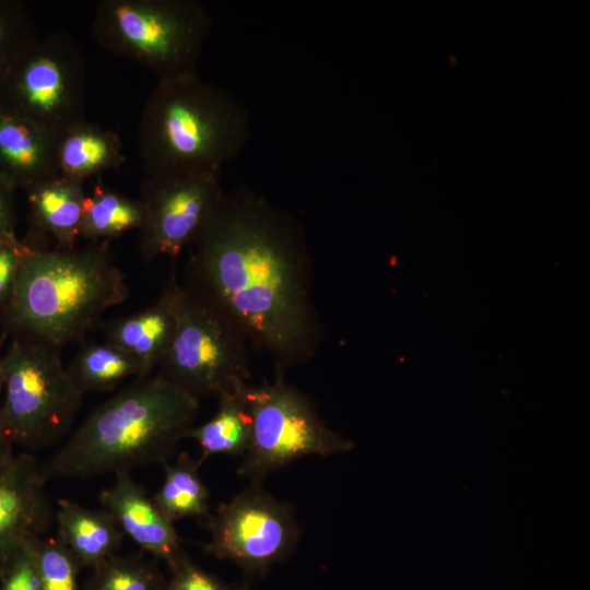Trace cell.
Returning a JSON list of instances; mask_svg holds the SVG:
<instances>
[{
	"label": "cell",
	"instance_id": "9c48e42d",
	"mask_svg": "<svg viewBox=\"0 0 590 590\" xmlns=\"http://www.w3.org/2000/svg\"><path fill=\"white\" fill-rule=\"evenodd\" d=\"M86 67L64 31L37 42L0 79V107L60 137L84 120Z\"/></svg>",
	"mask_w": 590,
	"mask_h": 590
},
{
	"label": "cell",
	"instance_id": "3957f363",
	"mask_svg": "<svg viewBox=\"0 0 590 590\" xmlns=\"http://www.w3.org/2000/svg\"><path fill=\"white\" fill-rule=\"evenodd\" d=\"M128 293L109 240L57 250L33 244L1 320L4 331L12 335L30 337L59 349L81 340Z\"/></svg>",
	"mask_w": 590,
	"mask_h": 590
},
{
	"label": "cell",
	"instance_id": "4316f807",
	"mask_svg": "<svg viewBox=\"0 0 590 590\" xmlns=\"http://www.w3.org/2000/svg\"><path fill=\"white\" fill-rule=\"evenodd\" d=\"M165 590H247L244 586L229 585L201 569L186 557L170 569Z\"/></svg>",
	"mask_w": 590,
	"mask_h": 590
},
{
	"label": "cell",
	"instance_id": "8992f818",
	"mask_svg": "<svg viewBox=\"0 0 590 590\" xmlns=\"http://www.w3.org/2000/svg\"><path fill=\"white\" fill-rule=\"evenodd\" d=\"M1 358L0 424L13 444L37 450L58 442L70 430L83 398L63 367L58 347L13 335Z\"/></svg>",
	"mask_w": 590,
	"mask_h": 590
},
{
	"label": "cell",
	"instance_id": "7a4b0ae2",
	"mask_svg": "<svg viewBox=\"0 0 590 590\" xmlns=\"http://www.w3.org/2000/svg\"><path fill=\"white\" fill-rule=\"evenodd\" d=\"M200 400L161 375L137 379L98 405L45 464L47 480L164 464L194 426Z\"/></svg>",
	"mask_w": 590,
	"mask_h": 590
},
{
	"label": "cell",
	"instance_id": "2e32d148",
	"mask_svg": "<svg viewBox=\"0 0 590 590\" xmlns=\"http://www.w3.org/2000/svg\"><path fill=\"white\" fill-rule=\"evenodd\" d=\"M25 192L35 233L51 236L59 249H73L81 238L86 198L83 184L57 176Z\"/></svg>",
	"mask_w": 590,
	"mask_h": 590
},
{
	"label": "cell",
	"instance_id": "9a60e30c",
	"mask_svg": "<svg viewBox=\"0 0 590 590\" xmlns=\"http://www.w3.org/2000/svg\"><path fill=\"white\" fill-rule=\"evenodd\" d=\"M59 138L0 107V178L25 191L59 176Z\"/></svg>",
	"mask_w": 590,
	"mask_h": 590
},
{
	"label": "cell",
	"instance_id": "6da1fadb",
	"mask_svg": "<svg viewBox=\"0 0 590 590\" xmlns=\"http://www.w3.org/2000/svg\"><path fill=\"white\" fill-rule=\"evenodd\" d=\"M185 286L266 352L276 373L308 363L323 339L303 224L247 186L223 191L191 244Z\"/></svg>",
	"mask_w": 590,
	"mask_h": 590
},
{
	"label": "cell",
	"instance_id": "ba28073f",
	"mask_svg": "<svg viewBox=\"0 0 590 590\" xmlns=\"http://www.w3.org/2000/svg\"><path fill=\"white\" fill-rule=\"evenodd\" d=\"M248 343L227 314L184 285L178 323L158 375L199 400L241 390L250 379Z\"/></svg>",
	"mask_w": 590,
	"mask_h": 590
},
{
	"label": "cell",
	"instance_id": "f1b7e54d",
	"mask_svg": "<svg viewBox=\"0 0 590 590\" xmlns=\"http://www.w3.org/2000/svg\"><path fill=\"white\" fill-rule=\"evenodd\" d=\"M14 189L0 178V241L16 237Z\"/></svg>",
	"mask_w": 590,
	"mask_h": 590
},
{
	"label": "cell",
	"instance_id": "d4e9b609",
	"mask_svg": "<svg viewBox=\"0 0 590 590\" xmlns=\"http://www.w3.org/2000/svg\"><path fill=\"white\" fill-rule=\"evenodd\" d=\"M33 546L43 590H80L81 567L57 536L38 538Z\"/></svg>",
	"mask_w": 590,
	"mask_h": 590
},
{
	"label": "cell",
	"instance_id": "ffe728a7",
	"mask_svg": "<svg viewBox=\"0 0 590 590\" xmlns=\"http://www.w3.org/2000/svg\"><path fill=\"white\" fill-rule=\"evenodd\" d=\"M67 370L83 394L111 390L131 376L145 378L135 357L107 341L84 344Z\"/></svg>",
	"mask_w": 590,
	"mask_h": 590
},
{
	"label": "cell",
	"instance_id": "83f0119b",
	"mask_svg": "<svg viewBox=\"0 0 590 590\" xmlns=\"http://www.w3.org/2000/svg\"><path fill=\"white\" fill-rule=\"evenodd\" d=\"M33 543L27 544L2 574L0 590H43Z\"/></svg>",
	"mask_w": 590,
	"mask_h": 590
},
{
	"label": "cell",
	"instance_id": "5b68a950",
	"mask_svg": "<svg viewBox=\"0 0 590 590\" xmlns=\"http://www.w3.org/2000/svg\"><path fill=\"white\" fill-rule=\"evenodd\" d=\"M212 24L199 0H102L91 33L104 49L141 64L158 82L198 73Z\"/></svg>",
	"mask_w": 590,
	"mask_h": 590
},
{
	"label": "cell",
	"instance_id": "4dcf8cb0",
	"mask_svg": "<svg viewBox=\"0 0 590 590\" xmlns=\"http://www.w3.org/2000/svg\"><path fill=\"white\" fill-rule=\"evenodd\" d=\"M3 366H2V358L0 356V414H1V404H2V393H3Z\"/></svg>",
	"mask_w": 590,
	"mask_h": 590
},
{
	"label": "cell",
	"instance_id": "cb8c5ba5",
	"mask_svg": "<svg viewBox=\"0 0 590 590\" xmlns=\"http://www.w3.org/2000/svg\"><path fill=\"white\" fill-rule=\"evenodd\" d=\"M37 39L24 5L16 0H0V79Z\"/></svg>",
	"mask_w": 590,
	"mask_h": 590
},
{
	"label": "cell",
	"instance_id": "7402d4cb",
	"mask_svg": "<svg viewBox=\"0 0 590 590\" xmlns=\"http://www.w3.org/2000/svg\"><path fill=\"white\" fill-rule=\"evenodd\" d=\"M143 221L144 208L140 199H131L99 182L86 194L81 238L109 240L139 231Z\"/></svg>",
	"mask_w": 590,
	"mask_h": 590
},
{
	"label": "cell",
	"instance_id": "7c38bea8",
	"mask_svg": "<svg viewBox=\"0 0 590 590\" xmlns=\"http://www.w3.org/2000/svg\"><path fill=\"white\" fill-rule=\"evenodd\" d=\"M43 464L28 453L0 465V577L51 523Z\"/></svg>",
	"mask_w": 590,
	"mask_h": 590
},
{
	"label": "cell",
	"instance_id": "4fadbf2b",
	"mask_svg": "<svg viewBox=\"0 0 590 590\" xmlns=\"http://www.w3.org/2000/svg\"><path fill=\"white\" fill-rule=\"evenodd\" d=\"M115 477L114 484L101 493L99 502L122 533L142 551L164 560L169 569L188 557L174 522L160 510L130 472L116 473Z\"/></svg>",
	"mask_w": 590,
	"mask_h": 590
},
{
	"label": "cell",
	"instance_id": "5bb4252c",
	"mask_svg": "<svg viewBox=\"0 0 590 590\" xmlns=\"http://www.w3.org/2000/svg\"><path fill=\"white\" fill-rule=\"evenodd\" d=\"M184 298V285L175 269L157 299L144 310L108 322L104 327L105 341L135 357L144 377L157 367L176 331Z\"/></svg>",
	"mask_w": 590,
	"mask_h": 590
},
{
	"label": "cell",
	"instance_id": "f546056e",
	"mask_svg": "<svg viewBox=\"0 0 590 590\" xmlns=\"http://www.w3.org/2000/svg\"><path fill=\"white\" fill-rule=\"evenodd\" d=\"M14 456L13 441L0 424V465L9 462Z\"/></svg>",
	"mask_w": 590,
	"mask_h": 590
},
{
	"label": "cell",
	"instance_id": "8fae6325",
	"mask_svg": "<svg viewBox=\"0 0 590 590\" xmlns=\"http://www.w3.org/2000/svg\"><path fill=\"white\" fill-rule=\"evenodd\" d=\"M222 170L144 177L140 200L144 221L139 232L142 259L176 258L191 246L224 189Z\"/></svg>",
	"mask_w": 590,
	"mask_h": 590
},
{
	"label": "cell",
	"instance_id": "484cf974",
	"mask_svg": "<svg viewBox=\"0 0 590 590\" xmlns=\"http://www.w3.org/2000/svg\"><path fill=\"white\" fill-rule=\"evenodd\" d=\"M32 248L30 240L17 236L0 241V314L12 298L20 268Z\"/></svg>",
	"mask_w": 590,
	"mask_h": 590
},
{
	"label": "cell",
	"instance_id": "e0dca14e",
	"mask_svg": "<svg viewBox=\"0 0 590 590\" xmlns=\"http://www.w3.org/2000/svg\"><path fill=\"white\" fill-rule=\"evenodd\" d=\"M60 542L72 553L81 568H94L116 554L123 533L105 509L92 510L78 503L60 499L56 515Z\"/></svg>",
	"mask_w": 590,
	"mask_h": 590
},
{
	"label": "cell",
	"instance_id": "603a6c76",
	"mask_svg": "<svg viewBox=\"0 0 590 590\" xmlns=\"http://www.w3.org/2000/svg\"><path fill=\"white\" fill-rule=\"evenodd\" d=\"M161 571L142 554L107 557L93 568L84 590H165Z\"/></svg>",
	"mask_w": 590,
	"mask_h": 590
},
{
	"label": "cell",
	"instance_id": "44dd1931",
	"mask_svg": "<svg viewBox=\"0 0 590 590\" xmlns=\"http://www.w3.org/2000/svg\"><path fill=\"white\" fill-rule=\"evenodd\" d=\"M163 484L152 497L160 510L172 521L210 515V493L202 481L198 460L181 452L174 462L163 464Z\"/></svg>",
	"mask_w": 590,
	"mask_h": 590
},
{
	"label": "cell",
	"instance_id": "277c9868",
	"mask_svg": "<svg viewBox=\"0 0 590 590\" xmlns=\"http://www.w3.org/2000/svg\"><path fill=\"white\" fill-rule=\"evenodd\" d=\"M251 135L247 108L199 74L158 81L138 125L144 177L223 170Z\"/></svg>",
	"mask_w": 590,
	"mask_h": 590
},
{
	"label": "cell",
	"instance_id": "30bf717a",
	"mask_svg": "<svg viewBox=\"0 0 590 590\" xmlns=\"http://www.w3.org/2000/svg\"><path fill=\"white\" fill-rule=\"evenodd\" d=\"M204 552L250 571H262L287 558L300 529L291 505L251 484L210 514Z\"/></svg>",
	"mask_w": 590,
	"mask_h": 590
},
{
	"label": "cell",
	"instance_id": "52a82bcc",
	"mask_svg": "<svg viewBox=\"0 0 590 590\" xmlns=\"http://www.w3.org/2000/svg\"><path fill=\"white\" fill-rule=\"evenodd\" d=\"M244 397L251 416L248 448L237 473L251 484L307 456L346 452L354 444L331 429L303 391L276 373L272 382L247 385Z\"/></svg>",
	"mask_w": 590,
	"mask_h": 590
},
{
	"label": "cell",
	"instance_id": "d6986e66",
	"mask_svg": "<svg viewBox=\"0 0 590 590\" xmlns=\"http://www.w3.org/2000/svg\"><path fill=\"white\" fill-rule=\"evenodd\" d=\"M244 388L219 397L215 414L200 426H193L188 433L187 437L200 447V464L213 456L245 455L250 441L251 416Z\"/></svg>",
	"mask_w": 590,
	"mask_h": 590
},
{
	"label": "cell",
	"instance_id": "ac0fdd59",
	"mask_svg": "<svg viewBox=\"0 0 590 590\" xmlns=\"http://www.w3.org/2000/svg\"><path fill=\"white\" fill-rule=\"evenodd\" d=\"M126 161L119 135L85 119L63 132L57 146L58 175L84 184Z\"/></svg>",
	"mask_w": 590,
	"mask_h": 590
}]
</instances>
